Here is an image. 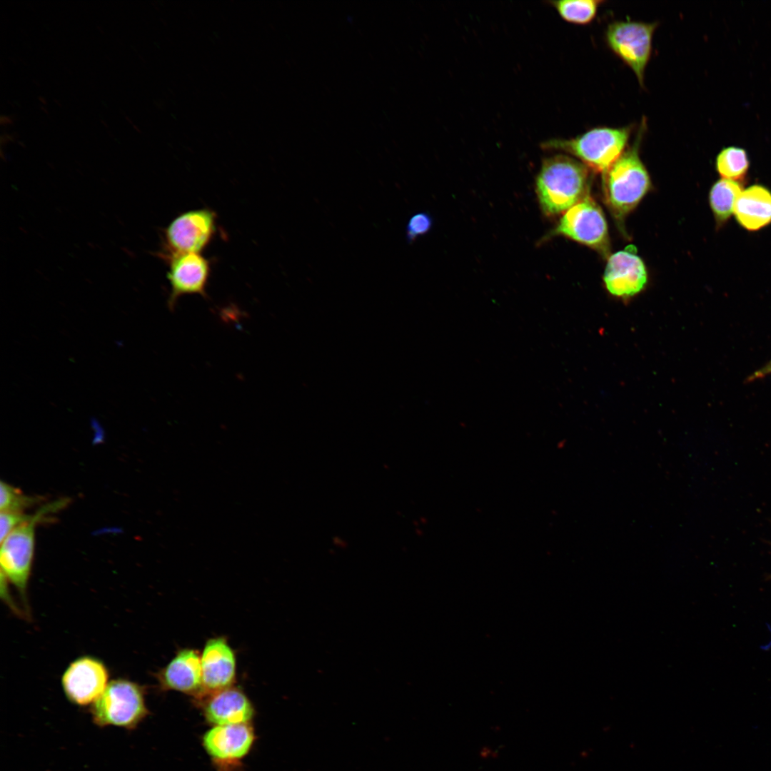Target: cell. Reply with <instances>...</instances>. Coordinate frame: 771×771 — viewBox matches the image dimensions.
Returning <instances> with one entry per match:
<instances>
[{
	"mask_svg": "<svg viewBox=\"0 0 771 771\" xmlns=\"http://www.w3.org/2000/svg\"><path fill=\"white\" fill-rule=\"evenodd\" d=\"M739 224L748 231H757L771 223V191L752 185L740 194L734 208Z\"/></svg>",
	"mask_w": 771,
	"mask_h": 771,
	"instance_id": "cell-16",
	"label": "cell"
},
{
	"mask_svg": "<svg viewBox=\"0 0 771 771\" xmlns=\"http://www.w3.org/2000/svg\"><path fill=\"white\" fill-rule=\"evenodd\" d=\"M552 235L571 238L603 256L610 253L606 220L601 208L589 195L563 213Z\"/></svg>",
	"mask_w": 771,
	"mask_h": 771,
	"instance_id": "cell-8",
	"label": "cell"
},
{
	"mask_svg": "<svg viewBox=\"0 0 771 771\" xmlns=\"http://www.w3.org/2000/svg\"><path fill=\"white\" fill-rule=\"evenodd\" d=\"M645 128L646 121L643 119L633 145L603 172L605 202L620 221L637 206L650 188L649 175L638 152Z\"/></svg>",
	"mask_w": 771,
	"mask_h": 771,
	"instance_id": "cell-2",
	"label": "cell"
},
{
	"mask_svg": "<svg viewBox=\"0 0 771 771\" xmlns=\"http://www.w3.org/2000/svg\"><path fill=\"white\" fill-rule=\"evenodd\" d=\"M740 182L729 179H720L715 182L710 191V204L716 222L723 224L734 213L736 201L741 193Z\"/></svg>",
	"mask_w": 771,
	"mask_h": 771,
	"instance_id": "cell-17",
	"label": "cell"
},
{
	"mask_svg": "<svg viewBox=\"0 0 771 771\" xmlns=\"http://www.w3.org/2000/svg\"><path fill=\"white\" fill-rule=\"evenodd\" d=\"M603 2L602 0H563L549 3L565 21L584 25L595 19L600 5Z\"/></svg>",
	"mask_w": 771,
	"mask_h": 771,
	"instance_id": "cell-19",
	"label": "cell"
},
{
	"mask_svg": "<svg viewBox=\"0 0 771 771\" xmlns=\"http://www.w3.org/2000/svg\"><path fill=\"white\" fill-rule=\"evenodd\" d=\"M67 503L68 500L60 499L43 505L1 542V576L16 588L27 612V589L34 555L35 528L38 523L46 520V515L57 512Z\"/></svg>",
	"mask_w": 771,
	"mask_h": 771,
	"instance_id": "cell-3",
	"label": "cell"
},
{
	"mask_svg": "<svg viewBox=\"0 0 771 771\" xmlns=\"http://www.w3.org/2000/svg\"><path fill=\"white\" fill-rule=\"evenodd\" d=\"M657 26L656 21H615L605 29V39L608 46L632 69L641 87H644L652 36Z\"/></svg>",
	"mask_w": 771,
	"mask_h": 771,
	"instance_id": "cell-6",
	"label": "cell"
},
{
	"mask_svg": "<svg viewBox=\"0 0 771 771\" xmlns=\"http://www.w3.org/2000/svg\"><path fill=\"white\" fill-rule=\"evenodd\" d=\"M715 166L723 178L738 181L746 176L750 161L744 148L730 146L722 148L717 154Z\"/></svg>",
	"mask_w": 771,
	"mask_h": 771,
	"instance_id": "cell-18",
	"label": "cell"
},
{
	"mask_svg": "<svg viewBox=\"0 0 771 771\" xmlns=\"http://www.w3.org/2000/svg\"><path fill=\"white\" fill-rule=\"evenodd\" d=\"M90 713L99 727L112 725L133 730L148 714L145 689L127 679L112 680L91 704Z\"/></svg>",
	"mask_w": 771,
	"mask_h": 771,
	"instance_id": "cell-5",
	"label": "cell"
},
{
	"mask_svg": "<svg viewBox=\"0 0 771 771\" xmlns=\"http://www.w3.org/2000/svg\"><path fill=\"white\" fill-rule=\"evenodd\" d=\"M204 696L232 687L236 677V656L223 637L208 640L201 655Z\"/></svg>",
	"mask_w": 771,
	"mask_h": 771,
	"instance_id": "cell-11",
	"label": "cell"
},
{
	"mask_svg": "<svg viewBox=\"0 0 771 771\" xmlns=\"http://www.w3.org/2000/svg\"><path fill=\"white\" fill-rule=\"evenodd\" d=\"M771 373V361L760 371H757L755 377H760Z\"/></svg>",
	"mask_w": 771,
	"mask_h": 771,
	"instance_id": "cell-23",
	"label": "cell"
},
{
	"mask_svg": "<svg viewBox=\"0 0 771 771\" xmlns=\"http://www.w3.org/2000/svg\"><path fill=\"white\" fill-rule=\"evenodd\" d=\"M0 490L1 512L24 513L25 509L39 501V498L26 495L19 488L4 481L1 482Z\"/></svg>",
	"mask_w": 771,
	"mask_h": 771,
	"instance_id": "cell-20",
	"label": "cell"
},
{
	"mask_svg": "<svg viewBox=\"0 0 771 771\" xmlns=\"http://www.w3.org/2000/svg\"><path fill=\"white\" fill-rule=\"evenodd\" d=\"M588 187L589 170L582 162L563 154L543 159L536 193L547 216L565 213L588 195Z\"/></svg>",
	"mask_w": 771,
	"mask_h": 771,
	"instance_id": "cell-1",
	"label": "cell"
},
{
	"mask_svg": "<svg viewBox=\"0 0 771 771\" xmlns=\"http://www.w3.org/2000/svg\"><path fill=\"white\" fill-rule=\"evenodd\" d=\"M604 281L608 291L618 297L639 293L647 282V271L640 257L629 249L611 255L608 261Z\"/></svg>",
	"mask_w": 771,
	"mask_h": 771,
	"instance_id": "cell-14",
	"label": "cell"
},
{
	"mask_svg": "<svg viewBox=\"0 0 771 771\" xmlns=\"http://www.w3.org/2000/svg\"><path fill=\"white\" fill-rule=\"evenodd\" d=\"M216 231V214L208 208L185 211L173 218L163 233V259L171 256L201 252L210 244Z\"/></svg>",
	"mask_w": 771,
	"mask_h": 771,
	"instance_id": "cell-7",
	"label": "cell"
},
{
	"mask_svg": "<svg viewBox=\"0 0 771 771\" xmlns=\"http://www.w3.org/2000/svg\"><path fill=\"white\" fill-rule=\"evenodd\" d=\"M31 515L24 513L1 512L0 513V537L1 542L18 525L27 521Z\"/></svg>",
	"mask_w": 771,
	"mask_h": 771,
	"instance_id": "cell-22",
	"label": "cell"
},
{
	"mask_svg": "<svg viewBox=\"0 0 771 771\" xmlns=\"http://www.w3.org/2000/svg\"><path fill=\"white\" fill-rule=\"evenodd\" d=\"M432 226L433 218L428 212L415 213L410 216L405 226L406 241L412 243L420 236L428 233Z\"/></svg>",
	"mask_w": 771,
	"mask_h": 771,
	"instance_id": "cell-21",
	"label": "cell"
},
{
	"mask_svg": "<svg viewBox=\"0 0 771 771\" xmlns=\"http://www.w3.org/2000/svg\"><path fill=\"white\" fill-rule=\"evenodd\" d=\"M254 733L248 723L214 725L203 737L207 753L217 763L233 764L249 752Z\"/></svg>",
	"mask_w": 771,
	"mask_h": 771,
	"instance_id": "cell-12",
	"label": "cell"
},
{
	"mask_svg": "<svg viewBox=\"0 0 771 771\" xmlns=\"http://www.w3.org/2000/svg\"><path fill=\"white\" fill-rule=\"evenodd\" d=\"M633 131V125L595 127L574 138L548 139L540 146L571 154L588 168L603 173L624 152Z\"/></svg>",
	"mask_w": 771,
	"mask_h": 771,
	"instance_id": "cell-4",
	"label": "cell"
},
{
	"mask_svg": "<svg viewBox=\"0 0 771 771\" xmlns=\"http://www.w3.org/2000/svg\"><path fill=\"white\" fill-rule=\"evenodd\" d=\"M164 260L168 265L170 310L174 309L182 296L196 294L207 298L206 287L211 268L207 258L199 253H186L171 256Z\"/></svg>",
	"mask_w": 771,
	"mask_h": 771,
	"instance_id": "cell-9",
	"label": "cell"
},
{
	"mask_svg": "<svg viewBox=\"0 0 771 771\" xmlns=\"http://www.w3.org/2000/svg\"><path fill=\"white\" fill-rule=\"evenodd\" d=\"M162 690H175L203 697L201 655L193 649L179 650L168 664L155 674Z\"/></svg>",
	"mask_w": 771,
	"mask_h": 771,
	"instance_id": "cell-13",
	"label": "cell"
},
{
	"mask_svg": "<svg viewBox=\"0 0 771 771\" xmlns=\"http://www.w3.org/2000/svg\"><path fill=\"white\" fill-rule=\"evenodd\" d=\"M204 705L206 720L213 725L248 723L254 710L246 695L230 687L208 695Z\"/></svg>",
	"mask_w": 771,
	"mask_h": 771,
	"instance_id": "cell-15",
	"label": "cell"
},
{
	"mask_svg": "<svg viewBox=\"0 0 771 771\" xmlns=\"http://www.w3.org/2000/svg\"><path fill=\"white\" fill-rule=\"evenodd\" d=\"M109 673L99 658L82 656L69 664L61 677L65 695L74 705L85 706L103 692L109 683Z\"/></svg>",
	"mask_w": 771,
	"mask_h": 771,
	"instance_id": "cell-10",
	"label": "cell"
}]
</instances>
